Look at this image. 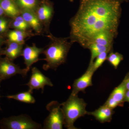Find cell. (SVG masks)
Returning a JSON list of instances; mask_svg holds the SVG:
<instances>
[{
  "label": "cell",
  "instance_id": "8",
  "mask_svg": "<svg viewBox=\"0 0 129 129\" xmlns=\"http://www.w3.org/2000/svg\"><path fill=\"white\" fill-rule=\"evenodd\" d=\"M94 72L92 64H89L85 73L74 81L71 94L78 95L80 91L84 92L86 88L92 86V77Z\"/></svg>",
  "mask_w": 129,
  "mask_h": 129
},
{
  "label": "cell",
  "instance_id": "10",
  "mask_svg": "<svg viewBox=\"0 0 129 129\" xmlns=\"http://www.w3.org/2000/svg\"><path fill=\"white\" fill-rule=\"evenodd\" d=\"M35 12L42 25L48 27L54 13L51 5L46 3H42L40 6L38 5Z\"/></svg>",
  "mask_w": 129,
  "mask_h": 129
},
{
  "label": "cell",
  "instance_id": "11",
  "mask_svg": "<svg viewBox=\"0 0 129 129\" xmlns=\"http://www.w3.org/2000/svg\"><path fill=\"white\" fill-rule=\"evenodd\" d=\"M21 14L30 28L37 34H40L42 30V24L34 11L21 10Z\"/></svg>",
  "mask_w": 129,
  "mask_h": 129
},
{
  "label": "cell",
  "instance_id": "13",
  "mask_svg": "<svg viewBox=\"0 0 129 129\" xmlns=\"http://www.w3.org/2000/svg\"><path fill=\"white\" fill-rule=\"evenodd\" d=\"M114 113L113 109L103 105L95 111L88 112L87 114L92 115L99 122L104 123L111 122Z\"/></svg>",
  "mask_w": 129,
  "mask_h": 129
},
{
  "label": "cell",
  "instance_id": "23",
  "mask_svg": "<svg viewBox=\"0 0 129 129\" xmlns=\"http://www.w3.org/2000/svg\"><path fill=\"white\" fill-rule=\"evenodd\" d=\"M104 105L113 109L115 108L118 106L120 107L119 103L110 96Z\"/></svg>",
  "mask_w": 129,
  "mask_h": 129
},
{
  "label": "cell",
  "instance_id": "32",
  "mask_svg": "<svg viewBox=\"0 0 129 129\" xmlns=\"http://www.w3.org/2000/svg\"><path fill=\"white\" fill-rule=\"evenodd\" d=\"M1 98V95H0V98Z\"/></svg>",
  "mask_w": 129,
  "mask_h": 129
},
{
  "label": "cell",
  "instance_id": "27",
  "mask_svg": "<svg viewBox=\"0 0 129 129\" xmlns=\"http://www.w3.org/2000/svg\"><path fill=\"white\" fill-rule=\"evenodd\" d=\"M4 15H5L4 14V11H3L2 7L1 0H0V17Z\"/></svg>",
  "mask_w": 129,
  "mask_h": 129
},
{
  "label": "cell",
  "instance_id": "14",
  "mask_svg": "<svg viewBox=\"0 0 129 129\" xmlns=\"http://www.w3.org/2000/svg\"><path fill=\"white\" fill-rule=\"evenodd\" d=\"M1 5L5 16L13 18L21 14V10L14 0H1Z\"/></svg>",
  "mask_w": 129,
  "mask_h": 129
},
{
  "label": "cell",
  "instance_id": "4",
  "mask_svg": "<svg viewBox=\"0 0 129 129\" xmlns=\"http://www.w3.org/2000/svg\"><path fill=\"white\" fill-rule=\"evenodd\" d=\"M2 129H39L41 125L35 122L28 115L22 114L3 118L0 121Z\"/></svg>",
  "mask_w": 129,
  "mask_h": 129
},
{
  "label": "cell",
  "instance_id": "29",
  "mask_svg": "<svg viewBox=\"0 0 129 129\" xmlns=\"http://www.w3.org/2000/svg\"><path fill=\"white\" fill-rule=\"evenodd\" d=\"M117 1L121 2L122 1H128L129 0H117Z\"/></svg>",
  "mask_w": 129,
  "mask_h": 129
},
{
  "label": "cell",
  "instance_id": "5",
  "mask_svg": "<svg viewBox=\"0 0 129 129\" xmlns=\"http://www.w3.org/2000/svg\"><path fill=\"white\" fill-rule=\"evenodd\" d=\"M50 113L44 121V129H62L64 124V118L61 104L53 101L46 106Z\"/></svg>",
  "mask_w": 129,
  "mask_h": 129
},
{
  "label": "cell",
  "instance_id": "7",
  "mask_svg": "<svg viewBox=\"0 0 129 129\" xmlns=\"http://www.w3.org/2000/svg\"><path fill=\"white\" fill-rule=\"evenodd\" d=\"M26 85L29 88V90L33 93L34 89H41L43 92L45 86H52L53 85L49 78L44 75L37 68L34 67L32 69L30 80Z\"/></svg>",
  "mask_w": 129,
  "mask_h": 129
},
{
  "label": "cell",
  "instance_id": "15",
  "mask_svg": "<svg viewBox=\"0 0 129 129\" xmlns=\"http://www.w3.org/2000/svg\"><path fill=\"white\" fill-rule=\"evenodd\" d=\"M31 35H32L27 31L14 29L8 30L5 37L7 39V41L24 44L25 39Z\"/></svg>",
  "mask_w": 129,
  "mask_h": 129
},
{
  "label": "cell",
  "instance_id": "21",
  "mask_svg": "<svg viewBox=\"0 0 129 129\" xmlns=\"http://www.w3.org/2000/svg\"><path fill=\"white\" fill-rule=\"evenodd\" d=\"M11 19L5 15L0 17V35L4 37L9 30Z\"/></svg>",
  "mask_w": 129,
  "mask_h": 129
},
{
  "label": "cell",
  "instance_id": "16",
  "mask_svg": "<svg viewBox=\"0 0 129 129\" xmlns=\"http://www.w3.org/2000/svg\"><path fill=\"white\" fill-rule=\"evenodd\" d=\"M125 82L126 80L124 78L122 83L114 89L110 95V96L119 103L120 107H123L124 103V99L127 90Z\"/></svg>",
  "mask_w": 129,
  "mask_h": 129
},
{
  "label": "cell",
  "instance_id": "22",
  "mask_svg": "<svg viewBox=\"0 0 129 129\" xmlns=\"http://www.w3.org/2000/svg\"><path fill=\"white\" fill-rule=\"evenodd\" d=\"M108 53L109 52H102L96 58L95 60L92 64V68L95 72L102 66L103 63L107 60Z\"/></svg>",
  "mask_w": 129,
  "mask_h": 129
},
{
  "label": "cell",
  "instance_id": "3",
  "mask_svg": "<svg viewBox=\"0 0 129 129\" xmlns=\"http://www.w3.org/2000/svg\"><path fill=\"white\" fill-rule=\"evenodd\" d=\"M63 113L65 127L68 129H77L74 125L79 118L87 114L86 103L78 95L71 94L66 102L61 104Z\"/></svg>",
  "mask_w": 129,
  "mask_h": 129
},
{
  "label": "cell",
  "instance_id": "24",
  "mask_svg": "<svg viewBox=\"0 0 129 129\" xmlns=\"http://www.w3.org/2000/svg\"><path fill=\"white\" fill-rule=\"evenodd\" d=\"M7 40L5 39V37L0 35V48H2V47L4 44H6Z\"/></svg>",
  "mask_w": 129,
  "mask_h": 129
},
{
  "label": "cell",
  "instance_id": "25",
  "mask_svg": "<svg viewBox=\"0 0 129 129\" xmlns=\"http://www.w3.org/2000/svg\"><path fill=\"white\" fill-rule=\"evenodd\" d=\"M125 78L126 80L125 85H126V89L127 90H129V73L127 74Z\"/></svg>",
  "mask_w": 129,
  "mask_h": 129
},
{
  "label": "cell",
  "instance_id": "2",
  "mask_svg": "<svg viewBox=\"0 0 129 129\" xmlns=\"http://www.w3.org/2000/svg\"><path fill=\"white\" fill-rule=\"evenodd\" d=\"M48 37L50 42L43 53L46 63L43 66L46 71L52 69L56 70L58 67L66 62L68 53L73 42L69 38H58L50 34Z\"/></svg>",
  "mask_w": 129,
  "mask_h": 129
},
{
  "label": "cell",
  "instance_id": "18",
  "mask_svg": "<svg viewBox=\"0 0 129 129\" xmlns=\"http://www.w3.org/2000/svg\"><path fill=\"white\" fill-rule=\"evenodd\" d=\"M32 92L29 90L25 92H20L16 94L9 95L6 97L9 99H13L21 102L29 104H34L35 102V99L32 95Z\"/></svg>",
  "mask_w": 129,
  "mask_h": 129
},
{
  "label": "cell",
  "instance_id": "17",
  "mask_svg": "<svg viewBox=\"0 0 129 129\" xmlns=\"http://www.w3.org/2000/svg\"><path fill=\"white\" fill-rule=\"evenodd\" d=\"M113 47L104 46L99 44L92 43L89 44L87 47L88 49L90 51L91 53L90 60L89 64H92L94 62L96 58L100 53L104 52H109L111 51Z\"/></svg>",
  "mask_w": 129,
  "mask_h": 129
},
{
  "label": "cell",
  "instance_id": "9",
  "mask_svg": "<svg viewBox=\"0 0 129 129\" xmlns=\"http://www.w3.org/2000/svg\"><path fill=\"white\" fill-rule=\"evenodd\" d=\"M44 48H38L34 44L32 46H27L23 50L22 55L24 60L26 68L29 71L32 64L40 60L39 56L43 53Z\"/></svg>",
  "mask_w": 129,
  "mask_h": 129
},
{
  "label": "cell",
  "instance_id": "6",
  "mask_svg": "<svg viewBox=\"0 0 129 129\" xmlns=\"http://www.w3.org/2000/svg\"><path fill=\"white\" fill-rule=\"evenodd\" d=\"M28 71L26 68L21 69L19 66L13 62V61L6 57H0V78L2 81L17 74L25 77Z\"/></svg>",
  "mask_w": 129,
  "mask_h": 129
},
{
  "label": "cell",
  "instance_id": "20",
  "mask_svg": "<svg viewBox=\"0 0 129 129\" xmlns=\"http://www.w3.org/2000/svg\"><path fill=\"white\" fill-rule=\"evenodd\" d=\"M123 59V57L122 54L118 52H113L112 51L109 52L107 58V61L115 69L117 68L118 66Z\"/></svg>",
  "mask_w": 129,
  "mask_h": 129
},
{
  "label": "cell",
  "instance_id": "26",
  "mask_svg": "<svg viewBox=\"0 0 129 129\" xmlns=\"http://www.w3.org/2000/svg\"><path fill=\"white\" fill-rule=\"evenodd\" d=\"M124 102L129 103V90H127L124 99Z\"/></svg>",
  "mask_w": 129,
  "mask_h": 129
},
{
  "label": "cell",
  "instance_id": "31",
  "mask_svg": "<svg viewBox=\"0 0 129 129\" xmlns=\"http://www.w3.org/2000/svg\"><path fill=\"white\" fill-rule=\"evenodd\" d=\"M74 0H70V1L71 2H73V1Z\"/></svg>",
  "mask_w": 129,
  "mask_h": 129
},
{
  "label": "cell",
  "instance_id": "28",
  "mask_svg": "<svg viewBox=\"0 0 129 129\" xmlns=\"http://www.w3.org/2000/svg\"><path fill=\"white\" fill-rule=\"evenodd\" d=\"M2 48H0V57H1V56H2Z\"/></svg>",
  "mask_w": 129,
  "mask_h": 129
},
{
  "label": "cell",
  "instance_id": "12",
  "mask_svg": "<svg viewBox=\"0 0 129 129\" xmlns=\"http://www.w3.org/2000/svg\"><path fill=\"white\" fill-rule=\"evenodd\" d=\"M6 47L2 49V55L13 61L22 55L24 44L7 41Z\"/></svg>",
  "mask_w": 129,
  "mask_h": 129
},
{
  "label": "cell",
  "instance_id": "19",
  "mask_svg": "<svg viewBox=\"0 0 129 129\" xmlns=\"http://www.w3.org/2000/svg\"><path fill=\"white\" fill-rule=\"evenodd\" d=\"M20 10L35 11L38 5L37 0H14Z\"/></svg>",
  "mask_w": 129,
  "mask_h": 129
},
{
  "label": "cell",
  "instance_id": "30",
  "mask_svg": "<svg viewBox=\"0 0 129 129\" xmlns=\"http://www.w3.org/2000/svg\"><path fill=\"white\" fill-rule=\"evenodd\" d=\"M2 80L1 78H0V87H1V82H2Z\"/></svg>",
  "mask_w": 129,
  "mask_h": 129
},
{
  "label": "cell",
  "instance_id": "1",
  "mask_svg": "<svg viewBox=\"0 0 129 129\" xmlns=\"http://www.w3.org/2000/svg\"><path fill=\"white\" fill-rule=\"evenodd\" d=\"M120 3L117 0H80L78 10L70 22L71 41L86 48L100 32L109 30L117 34Z\"/></svg>",
  "mask_w": 129,
  "mask_h": 129
}]
</instances>
